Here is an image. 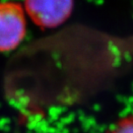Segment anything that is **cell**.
Masks as SVG:
<instances>
[{"mask_svg": "<svg viewBox=\"0 0 133 133\" xmlns=\"http://www.w3.org/2000/svg\"><path fill=\"white\" fill-rule=\"evenodd\" d=\"M27 34L24 7L15 1L0 2V52L11 51L23 42Z\"/></svg>", "mask_w": 133, "mask_h": 133, "instance_id": "6da1fadb", "label": "cell"}, {"mask_svg": "<svg viewBox=\"0 0 133 133\" xmlns=\"http://www.w3.org/2000/svg\"><path fill=\"white\" fill-rule=\"evenodd\" d=\"M23 7L26 14L37 26L53 29L70 17L74 0H24Z\"/></svg>", "mask_w": 133, "mask_h": 133, "instance_id": "7a4b0ae2", "label": "cell"}, {"mask_svg": "<svg viewBox=\"0 0 133 133\" xmlns=\"http://www.w3.org/2000/svg\"><path fill=\"white\" fill-rule=\"evenodd\" d=\"M108 133H133V114L119 119L111 126Z\"/></svg>", "mask_w": 133, "mask_h": 133, "instance_id": "3957f363", "label": "cell"}]
</instances>
